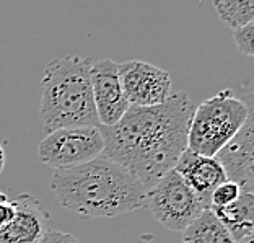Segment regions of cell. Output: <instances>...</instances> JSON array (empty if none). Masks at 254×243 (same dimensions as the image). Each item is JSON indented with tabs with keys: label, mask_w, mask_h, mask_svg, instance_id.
Returning <instances> with one entry per match:
<instances>
[{
	"label": "cell",
	"mask_w": 254,
	"mask_h": 243,
	"mask_svg": "<svg viewBox=\"0 0 254 243\" xmlns=\"http://www.w3.org/2000/svg\"><path fill=\"white\" fill-rule=\"evenodd\" d=\"M195 105L176 91L161 105L129 106L113 126H100L105 141L101 157L130 171L147 189L173 170L188 149Z\"/></svg>",
	"instance_id": "obj_1"
},
{
	"label": "cell",
	"mask_w": 254,
	"mask_h": 243,
	"mask_svg": "<svg viewBox=\"0 0 254 243\" xmlns=\"http://www.w3.org/2000/svg\"><path fill=\"white\" fill-rule=\"evenodd\" d=\"M49 188L64 209L85 219L116 217L145 206L147 188L105 157L54 171Z\"/></svg>",
	"instance_id": "obj_2"
},
{
	"label": "cell",
	"mask_w": 254,
	"mask_h": 243,
	"mask_svg": "<svg viewBox=\"0 0 254 243\" xmlns=\"http://www.w3.org/2000/svg\"><path fill=\"white\" fill-rule=\"evenodd\" d=\"M91 64L90 57L65 56L46 66L39 116L49 132L62 127L100 126L91 86Z\"/></svg>",
	"instance_id": "obj_3"
},
{
	"label": "cell",
	"mask_w": 254,
	"mask_h": 243,
	"mask_svg": "<svg viewBox=\"0 0 254 243\" xmlns=\"http://www.w3.org/2000/svg\"><path fill=\"white\" fill-rule=\"evenodd\" d=\"M248 119V106L232 90H222L195 106L189 126L188 149L217 157L241 131Z\"/></svg>",
	"instance_id": "obj_4"
},
{
	"label": "cell",
	"mask_w": 254,
	"mask_h": 243,
	"mask_svg": "<svg viewBox=\"0 0 254 243\" xmlns=\"http://www.w3.org/2000/svg\"><path fill=\"white\" fill-rule=\"evenodd\" d=\"M145 204L152 216L171 232H184L202 211L209 209L175 168L147 189Z\"/></svg>",
	"instance_id": "obj_5"
},
{
	"label": "cell",
	"mask_w": 254,
	"mask_h": 243,
	"mask_svg": "<svg viewBox=\"0 0 254 243\" xmlns=\"http://www.w3.org/2000/svg\"><path fill=\"white\" fill-rule=\"evenodd\" d=\"M105 141L100 126L51 131L38 146V159L51 168H70L101 157Z\"/></svg>",
	"instance_id": "obj_6"
},
{
	"label": "cell",
	"mask_w": 254,
	"mask_h": 243,
	"mask_svg": "<svg viewBox=\"0 0 254 243\" xmlns=\"http://www.w3.org/2000/svg\"><path fill=\"white\" fill-rule=\"evenodd\" d=\"M119 79L132 106H155L171 96V75L153 64L126 61L119 64Z\"/></svg>",
	"instance_id": "obj_7"
},
{
	"label": "cell",
	"mask_w": 254,
	"mask_h": 243,
	"mask_svg": "<svg viewBox=\"0 0 254 243\" xmlns=\"http://www.w3.org/2000/svg\"><path fill=\"white\" fill-rule=\"evenodd\" d=\"M241 100L248 106V119L217 159L225 166L228 180L240 184L241 191L254 194V93L246 95Z\"/></svg>",
	"instance_id": "obj_8"
},
{
	"label": "cell",
	"mask_w": 254,
	"mask_h": 243,
	"mask_svg": "<svg viewBox=\"0 0 254 243\" xmlns=\"http://www.w3.org/2000/svg\"><path fill=\"white\" fill-rule=\"evenodd\" d=\"M91 86L100 126H113L129 109L119 79V64L111 59H100L91 64Z\"/></svg>",
	"instance_id": "obj_9"
},
{
	"label": "cell",
	"mask_w": 254,
	"mask_h": 243,
	"mask_svg": "<svg viewBox=\"0 0 254 243\" xmlns=\"http://www.w3.org/2000/svg\"><path fill=\"white\" fill-rule=\"evenodd\" d=\"M15 216L11 222L0 230V243H38L48 232L49 212L30 193L13 199Z\"/></svg>",
	"instance_id": "obj_10"
},
{
	"label": "cell",
	"mask_w": 254,
	"mask_h": 243,
	"mask_svg": "<svg viewBox=\"0 0 254 243\" xmlns=\"http://www.w3.org/2000/svg\"><path fill=\"white\" fill-rule=\"evenodd\" d=\"M175 170L204 201L205 207H210V196L213 189L228 180L225 166L217 157H207L189 149L183 152Z\"/></svg>",
	"instance_id": "obj_11"
},
{
	"label": "cell",
	"mask_w": 254,
	"mask_h": 243,
	"mask_svg": "<svg viewBox=\"0 0 254 243\" xmlns=\"http://www.w3.org/2000/svg\"><path fill=\"white\" fill-rule=\"evenodd\" d=\"M235 242L254 232V194L241 191L240 198L230 206L210 207Z\"/></svg>",
	"instance_id": "obj_12"
},
{
	"label": "cell",
	"mask_w": 254,
	"mask_h": 243,
	"mask_svg": "<svg viewBox=\"0 0 254 243\" xmlns=\"http://www.w3.org/2000/svg\"><path fill=\"white\" fill-rule=\"evenodd\" d=\"M183 234V243H236L210 207L202 211Z\"/></svg>",
	"instance_id": "obj_13"
},
{
	"label": "cell",
	"mask_w": 254,
	"mask_h": 243,
	"mask_svg": "<svg viewBox=\"0 0 254 243\" xmlns=\"http://www.w3.org/2000/svg\"><path fill=\"white\" fill-rule=\"evenodd\" d=\"M218 18L232 30L254 20V0H213Z\"/></svg>",
	"instance_id": "obj_14"
},
{
	"label": "cell",
	"mask_w": 254,
	"mask_h": 243,
	"mask_svg": "<svg viewBox=\"0 0 254 243\" xmlns=\"http://www.w3.org/2000/svg\"><path fill=\"white\" fill-rule=\"evenodd\" d=\"M241 188L240 184H236L232 180H227L222 183L220 186H217L213 189V193L210 196V207H225L230 206L232 202H235L240 198Z\"/></svg>",
	"instance_id": "obj_15"
},
{
	"label": "cell",
	"mask_w": 254,
	"mask_h": 243,
	"mask_svg": "<svg viewBox=\"0 0 254 243\" xmlns=\"http://www.w3.org/2000/svg\"><path fill=\"white\" fill-rule=\"evenodd\" d=\"M233 39L241 54L254 57V20L238 30H233Z\"/></svg>",
	"instance_id": "obj_16"
},
{
	"label": "cell",
	"mask_w": 254,
	"mask_h": 243,
	"mask_svg": "<svg viewBox=\"0 0 254 243\" xmlns=\"http://www.w3.org/2000/svg\"><path fill=\"white\" fill-rule=\"evenodd\" d=\"M15 216V204L13 201L7 198V194L0 193V230H3L11 222Z\"/></svg>",
	"instance_id": "obj_17"
},
{
	"label": "cell",
	"mask_w": 254,
	"mask_h": 243,
	"mask_svg": "<svg viewBox=\"0 0 254 243\" xmlns=\"http://www.w3.org/2000/svg\"><path fill=\"white\" fill-rule=\"evenodd\" d=\"M38 243H80L72 234L61 232V230H48Z\"/></svg>",
	"instance_id": "obj_18"
},
{
	"label": "cell",
	"mask_w": 254,
	"mask_h": 243,
	"mask_svg": "<svg viewBox=\"0 0 254 243\" xmlns=\"http://www.w3.org/2000/svg\"><path fill=\"white\" fill-rule=\"evenodd\" d=\"M3 166H5V152H3L2 144H0V173L3 171Z\"/></svg>",
	"instance_id": "obj_19"
},
{
	"label": "cell",
	"mask_w": 254,
	"mask_h": 243,
	"mask_svg": "<svg viewBox=\"0 0 254 243\" xmlns=\"http://www.w3.org/2000/svg\"><path fill=\"white\" fill-rule=\"evenodd\" d=\"M236 243H254V232H253V234H250L248 237H245V239L238 240Z\"/></svg>",
	"instance_id": "obj_20"
}]
</instances>
